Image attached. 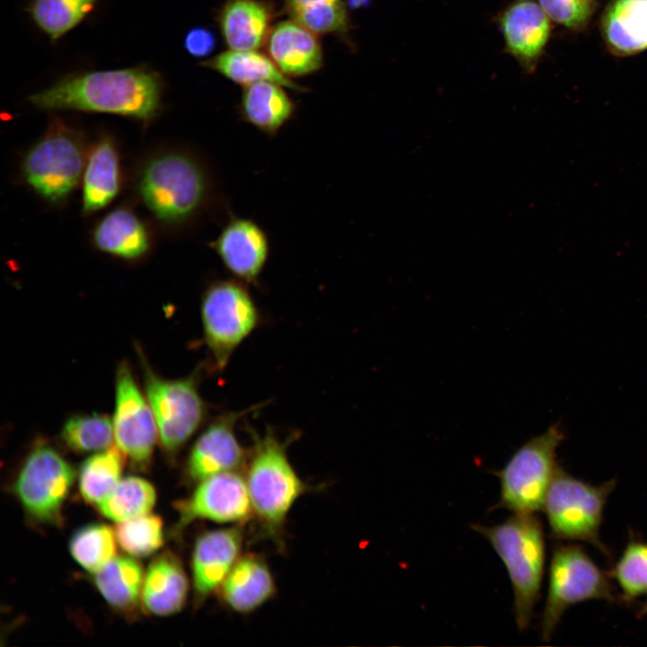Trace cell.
<instances>
[{
  "instance_id": "cell-3",
  "label": "cell",
  "mask_w": 647,
  "mask_h": 647,
  "mask_svg": "<svg viewBox=\"0 0 647 647\" xmlns=\"http://www.w3.org/2000/svg\"><path fill=\"white\" fill-rule=\"evenodd\" d=\"M288 446L273 431L254 434L244 475L260 533L279 549L284 547V527L290 510L311 491L292 465Z\"/></svg>"
},
{
  "instance_id": "cell-38",
  "label": "cell",
  "mask_w": 647,
  "mask_h": 647,
  "mask_svg": "<svg viewBox=\"0 0 647 647\" xmlns=\"http://www.w3.org/2000/svg\"><path fill=\"white\" fill-rule=\"evenodd\" d=\"M641 614H643V615L647 614V598H646L645 603L643 604V606L641 609Z\"/></svg>"
},
{
  "instance_id": "cell-16",
  "label": "cell",
  "mask_w": 647,
  "mask_h": 647,
  "mask_svg": "<svg viewBox=\"0 0 647 647\" xmlns=\"http://www.w3.org/2000/svg\"><path fill=\"white\" fill-rule=\"evenodd\" d=\"M243 532L241 525H234L204 532L197 538L191 557L196 604L218 590L242 555Z\"/></svg>"
},
{
  "instance_id": "cell-35",
  "label": "cell",
  "mask_w": 647,
  "mask_h": 647,
  "mask_svg": "<svg viewBox=\"0 0 647 647\" xmlns=\"http://www.w3.org/2000/svg\"><path fill=\"white\" fill-rule=\"evenodd\" d=\"M625 600L647 593V543L631 539L611 571Z\"/></svg>"
},
{
  "instance_id": "cell-22",
  "label": "cell",
  "mask_w": 647,
  "mask_h": 647,
  "mask_svg": "<svg viewBox=\"0 0 647 647\" xmlns=\"http://www.w3.org/2000/svg\"><path fill=\"white\" fill-rule=\"evenodd\" d=\"M272 12L261 0H226L219 14L222 36L230 49L255 50L265 43Z\"/></svg>"
},
{
  "instance_id": "cell-9",
  "label": "cell",
  "mask_w": 647,
  "mask_h": 647,
  "mask_svg": "<svg viewBox=\"0 0 647 647\" xmlns=\"http://www.w3.org/2000/svg\"><path fill=\"white\" fill-rule=\"evenodd\" d=\"M610 575L575 545H556L552 553L548 589L541 617L540 636L548 642L563 613L590 599L614 601Z\"/></svg>"
},
{
  "instance_id": "cell-27",
  "label": "cell",
  "mask_w": 647,
  "mask_h": 647,
  "mask_svg": "<svg viewBox=\"0 0 647 647\" xmlns=\"http://www.w3.org/2000/svg\"><path fill=\"white\" fill-rule=\"evenodd\" d=\"M144 572L141 565L126 556H115L94 572L95 584L103 598L115 608L132 610L142 595Z\"/></svg>"
},
{
  "instance_id": "cell-37",
  "label": "cell",
  "mask_w": 647,
  "mask_h": 647,
  "mask_svg": "<svg viewBox=\"0 0 647 647\" xmlns=\"http://www.w3.org/2000/svg\"><path fill=\"white\" fill-rule=\"evenodd\" d=\"M183 45L186 51L191 56L203 58L213 50L215 47V38L209 30L196 27L187 32Z\"/></svg>"
},
{
  "instance_id": "cell-39",
  "label": "cell",
  "mask_w": 647,
  "mask_h": 647,
  "mask_svg": "<svg viewBox=\"0 0 647 647\" xmlns=\"http://www.w3.org/2000/svg\"><path fill=\"white\" fill-rule=\"evenodd\" d=\"M365 1H366V0H349V2H350L352 5L360 4L362 2H365Z\"/></svg>"
},
{
  "instance_id": "cell-21",
  "label": "cell",
  "mask_w": 647,
  "mask_h": 647,
  "mask_svg": "<svg viewBox=\"0 0 647 647\" xmlns=\"http://www.w3.org/2000/svg\"><path fill=\"white\" fill-rule=\"evenodd\" d=\"M296 109L284 86L262 81L244 87L238 110L244 122L274 137L294 118Z\"/></svg>"
},
{
  "instance_id": "cell-33",
  "label": "cell",
  "mask_w": 647,
  "mask_h": 647,
  "mask_svg": "<svg viewBox=\"0 0 647 647\" xmlns=\"http://www.w3.org/2000/svg\"><path fill=\"white\" fill-rule=\"evenodd\" d=\"M61 437L65 444L75 452H98L111 446L113 424L105 415H75L65 422Z\"/></svg>"
},
{
  "instance_id": "cell-28",
  "label": "cell",
  "mask_w": 647,
  "mask_h": 647,
  "mask_svg": "<svg viewBox=\"0 0 647 647\" xmlns=\"http://www.w3.org/2000/svg\"><path fill=\"white\" fill-rule=\"evenodd\" d=\"M99 0H31L27 11L52 42L76 27Z\"/></svg>"
},
{
  "instance_id": "cell-20",
  "label": "cell",
  "mask_w": 647,
  "mask_h": 647,
  "mask_svg": "<svg viewBox=\"0 0 647 647\" xmlns=\"http://www.w3.org/2000/svg\"><path fill=\"white\" fill-rule=\"evenodd\" d=\"M188 579L181 561L164 553L153 560L144 578L141 599L145 608L156 616L182 610L188 595Z\"/></svg>"
},
{
  "instance_id": "cell-32",
  "label": "cell",
  "mask_w": 647,
  "mask_h": 647,
  "mask_svg": "<svg viewBox=\"0 0 647 647\" xmlns=\"http://www.w3.org/2000/svg\"><path fill=\"white\" fill-rule=\"evenodd\" d=\"M116 540L111 527L92 524L79 528L72 536L69 549L84 569L94 573L116 556Z\"/></svg>"
},
{
  "instance_id": "cell-24",
  "label": "cell",
  "mask_w": 647,
  "mask_h": 647,
  "mask_svg": "<svg viewBox=\"0 0 647 647\" xmlns=\"http://www.w3.org/2000/svg\"><path fill=\"white\" fill-rule=\"evenodd\" d=\"M609 49L622 56L647 49V0H615L602 20Z\"/></svg>"
},
{
  "instance_id": "cell-18",
  "label": "cell",
  "mask_w": 647,
  "mask_h": 647,
  "mask_svg": "<svg viewBox=\"0 0 647 647\" xmlns=\"http://www.w3.org/2000/svg\"><path fill=\"white\" fill-rule=\"evenodd\" d=\"M276 592L273 574L260 554H242L220 585L217 593L221 602L238 614H249L266 602Z\"/></svg>"
},
{
  "instance_id": "cell-34",
  "label": "cell",
  "mask_w": 647,
  "mask_h": 647,
  "mask_svg": "<svg viewBox=\"0 0 647 647\" xmlns=\"http://www.w3.org/2000/svg\"><path fill=\"white\" fill-rule=\"evenodd\" d=\"M115 536L120 546L133 556H147L164 544L163 521L147 513L117 522Z\"/></svg>"
},
{
  "instance_id": "cell-4",
  "label": "cell",
  "mask_w": 647,
  "mask_h": 647,
  "mask_svg": "<svg viewBox=\"0 0 647 647\" xmlns=\"http://www.w3.org/2000/svg\"><path fill=\"white\" fill-rule=\"evenodd\" d=\"M471 527L488 540L502 561L513 589L518 628L526 630L538 600L544 576V530L536 513H514L493 526Z\"/></svg>"
},
{
  "instance_id": "cell-14",
  "label": "cell",
  "mask_w": 647,
  "mask_h": 647,
  "mask_svg": "<svg viewBox=\"0 0 647 647\" xmlns=\"http://www.w3.org/2000/svg\"><path fill=\"white\" fill-rule=\"evenodd\" d=\"M225 269L246 284H257L268 261L267 232L254 220L231 214L209 243Z\"/></svg>"
},
{
  "instance_id": "cell-30",
  "label": "cell",
  "mask_w": 647,
  "mask_h": 647,
  "mask_svg": "<svg viewBox=\"0 0 647 647\" xmlns=\"http://www.w3.org/2000/svg\"><path fill=\"white\" fill-rule=\"evenodd\" d=\"M156 494L153 485L137 476L120 479L110 494L97 506L100 512L116 522L150 513Z\"/></svg>"
},
{
  "instance_id": "cell-23",
  "label": "cell",
  "mask_w": 647,
  "mask_h": 647,
  "mask_svg": "<svg viewBox=\"0 0 647 647\" xmlns=\"http://www.w3.org/2000/svg\"><path fill=\"white\" fill-rule=\"evenodd\" d=\"M120 187V157L110 137L100 138L88 155L83 174V211L95 212L117 196Z\"/></svg>"
},
{
  "instance_id": "cell-17",
  "label": "cell",
  "mask_w": 647,
  "mask_h": 647,
  "mask_svg": "<svg viewBox=\"0 0 647 647\" xmlns=\"http://www.w3.org/2000/svg\"><path fill=\"white\" fill-rule=\"evenodd\" d=\"M506 50L532 69L550 36V18L534 0H514L499 15Z\"/></svg>"
},
{
  "instance_id": "cell-15",
  "label": "cell",
  "mask_w": 647,
  "mask_h": 647,
  "mask_svg": "<svg viewBox=\"0 0 647 647\" xmlns=\"http://www.w3.org/2000/svg\"><path fill=\"white\" fill-rule=\"evenodd\" d=\"M244 412H229L215 419L192 446L186 474L192 482L209 476L244 469L249 452L239 441L235 426Z\"/></svg>"
},
{
  "instance_id": "cell-5",
  "label": "cell",
  "mask_w": 647,
  "mask_h": 647,
  "mask_svg": "<svg viewBox=\"0 0 647 647\" xmlns=\"http://www.w3.org/2000/svg\"><path fill=\"white\" fill-rule=\"evenodd\" d=\"M616 483L613 479L591 484L557 466L543 506L553 536L589 543L608 555L607 547L600 540L599 528L605 505Z\"/></svg>"
},
{
  "instance_id": "cell-29",
  "label": "cell",
  "mask_w": 647,
  "mask_h": 647,
  "mask_svg": "<svg viewBox=\"0 0 647 647\" xmlns=\"http://www.w3.org/2000/svg\"><path fill=\"white\" fill-rule=\"evenodd\" d=\"M124 453L116 445L88 457L79 472V489L83 498L98 505L121 479Z\"/></svg>"
},
{
  "instance_id": "cell-13",
  "label": "cell",
  "mask_w": 647,
  "mask_h": 647,
  "mask_svg": "<svg viewBox=\"0 0 647 647\" xmlns=\"http://www.w3.org/2000/svg\"><path fill=\"white\" fill-rule=\"evenodd\" d=\"M177 531L197 519L243 526L253 518L241 471L218 474L199 482L190 497L177 504Z\"/></svg>"
},
{
  "instance_id": "cell-8",
  "label": "cell",
  "mask_w": 647,
  "mask_h": 647,
  "mask_svg": "<svg viewBox=\"0 0 647 647\" xmlns=\"http://www.w3.org/2000/svg\"><path fill=\"white\" fill-rule=\"evenodd\" d=\"M564 439L559 424L533 437L519 447L495 474L501 483L500 501L494 509L514 513H536L557 468L556 451Z\"/></svg>"
},
{
  "instance_id": "cell-11",
  "label": "cell",
  "mask_w": 647,
  "mask_h": 647,
  "mask_svg": "<svg viewBox=\"0 0 647 647\" xmlns=\"http://www.w3.org/2000/svg\"><path fill=\"white\" fill-rule=\"evenodd\" d=\"M75 480L70 464L54 448L36 447L24 461L14 492L25 510L42 522H55Z\"/></svg>"
},
{
  "instance_id": "cell-7",
  "label": "cell",
  "mask_w": 647,
  "mask_h": 647,
  "mask_svg": "<svg viewBox=\"0 0 647 647\" xmlns=\"http://www.w3.org/2000/svg\"><path fill=\"white\" fill-rule=\"evenodd\" d=\"M84 164V146L79 131L54 119L43 137L25 155L22 174L36 193L49 202L58 203L77 186Z\"/></svg>"
},
{
  "instance_id": "cell-6",
  "label": "cell",
  "mask_w": 647,
  "mask_h": 647,
  "mask_svg": "<svg viewBox=\"0 0 647 647\" xmlns=\"http://www.w3.org/2000/svg\"><path fill=\"white\" fill-rule=\"evenodd\" d=\"M245 284L235 278L214 280L202 296L204 339L219 371L260 324L259 309Z\"/></svg>"
},
{
  "instance_id": "cell-10",
  "label": "cell",
  "mask_w": 647,
  "mask_h": 647,
  "mask_svg": "<svg viewBox=\"0 0 647 647\" xmlns=\"http://www.w3.org/2000/svg\"><path fill=\"white\" fill-rule=\"evenodd\" d=\"M146 394L163 448L175 454L192 437L206 415V404L193 377L165 379L145 366Z\"/></svg>"
},
{
  "instance_id": "cell-25",
  "label": "cell",
  "mask_w": 647,
  "mask_h": 647,
  "mask_svg": "<svg viewBox=\"0 0 647 647\" xmlns=\"http://www.w3.org/2000/svg\"><path fill=\"white\" fill-rule=\"evenodd\" d=\"M93 239L100 251L126 260L143 256L150 244L144 223L125 208L107 214L96 225Z\"/></svg>"
},
{
  "instance_id": "cell-31",
  "label": "cell",
  "mask_w": 647,
  "mask_h": 647,
  "mask_svg": "<svg viewBox=\"0 0 647 647\" xmlns=\"http://www.w3.org/2000/svg\"><path fill=\"white\" fill-rule=\"evenodd\" d=\"M291 19L315 34L345 32L349 14L343 0H283Z\"/></svg>"
},
{
  "instance_id": "cell-1",
  "label": "cell",
  "mask_w": 647,
  "mask_h": 647,
  "mask_svg": "<svg viewBox=\"0 0 647 647\" xmlns=\"http://www.w3.org/2000/svg\"><path fill=\"white\" fill-rule=\"evenodd\" d=\"M139 196L162 222L190 225L203 214L227 218L232 213L224 187L209 164L183 150L149 159L138 178Z\"/></svg>"
},
{
  "instance_id": "cell-2",
  "label": "cell",
  "mask_w": 647,
  "mask_h": 647,
  "mask_svg": "<svg viewBox=\"0 0 647 647\" xmlns=\"http://www.w3.org/2000/svg\"><path fill=\"white\" fill-rule=\"evenodd\" d=\"M163 91L159 74L138 66L69 75L29 101L41 110L105 112L147 122L161 110Z\"/></svg>"
},
{
  "instance_id": "cell-19",
  "label": "cell",
  "mask_w": 647,
  "mask_h": 647,
  "mask_svg": "<svg viewBox=\"0 0 647 647\" xmlns=\"http://www.w3.org/2000/svg\"><path fill=\"white\" fill-rule=\"evenodd\" d=\"M265 45L268 56L286 75H309L323 65V49L317 34L292 19L275 24Z\"/></svg>"
},
{
  "instance_id": "cell-36",
  "label": "cell",
  "mask_w": 647,
  "mask_h": 647,
  "mask_svg": "<svg viewBox=\"0 0 647 647\" xmlns=\"http://www.w3.org/2000/svg\"><path fill=\"white\" fill-rule=\"evenodd\" d=\"M550 20L568 28L585 24L594 12V0H538Z\"/></svg>"
},
{
  "instance_id": "cell-26",
  "label": "cell",
  "mask_w": 647,
  "mask_h": 647,
  "mask_svg": "<svg viewBox=\"0 0 647 647\" xmlns=\"http://www.w3.org/2000/svg\"><path fill=\"white\" fill-rule=\"evenodd\" d=\"M227 79L244 86L268 81L297 92L307 91L283 74L271 58L255 50L228 49L201 63Z\"/></svg>"
},
{
  "instance_id": "cell-12",
  "label": "cell",
  "mask_w": 647,
  "mask_h": 647,
  "mask_svg": "<svg viewBox=\"0 0 647 647\" xmlns=\"http://www.w3.org/2000/svg\"><path fill=\"white\" fill-rule=\"evenodd\" d=\"M113 430L116 445L137 466L149 464L158 437L155 420L126 363L116 374Z\"/></svg>"
}]
</instances>
